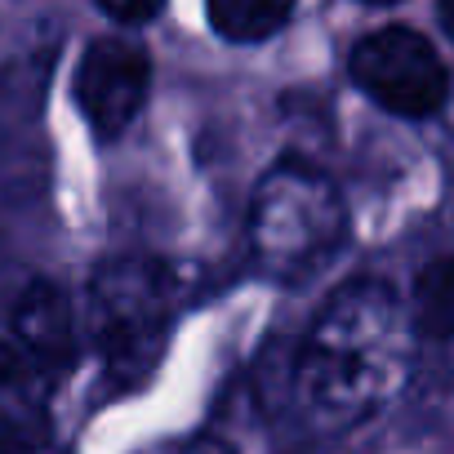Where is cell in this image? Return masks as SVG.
I'll return each mask as SVG.
<instances>
[{"instance_id": "7c38bea8", "label": "cell", "mask_w": 454, "mask_h": 454, "mask_svg": "<svg viewBox=\"0 0 454 454\" xmlns=\"http://www.w3.org/2000/svg\"><path fill=\"white\" fill-rule=\"evenodd\" d=\"M365 5H396V0H365Z\"/></svg>"}, {"instance_id": "8992f818", "label": "cell", "mask_w": 454, "mask_h": 454, "mask_svg": "<svg viewBox=\"0 0 454 454\" xmlns=\"http://www.w3.org/2000/svg\"><path fill=\"white\" fill-rule=\"evenodd\" d=\"M54 374L14 339H0V454H36L50 432Z\"/></svg>"}, {"instance_id": "3957f363", "label": "cell", "mask_w": 454, "mask_h": 454, "mask_svg": "<svg viewBox=\"0 0 454 454\" xmlns=\"http://www.w3.org/2000/svg\"><path fill=\"white\" fill-rule=\"evenodd\" d=\"M178 303V277L152 254H125L94 272L90 325L94 343L121 383H138L165 352Z\"/></svg>"}, {"instance_id": "52a82bcc", "label": "cell", "mask_w": 454, "mask_h": 454, "mask_svg": "<svg viewBox=\"0 0 454 454\" xmlns=\"http://www.w3.org/2000/svg\"><path fill=\"white\" fill-rule=\"evenodd\" d=\"M10 339L19 348H27L54 379H63L76 361V317H72L67 294H59L50 281H36L14 312Z\"/></svg>"}, {"instance_id": "8fae6325", "label": "cell", "mask_w": 454, "mask_h": 454, "mask_svg": "<svg viewBox=\"0 0 454 454\" xmlns=\"http://www.w3.org/2000/svg\"><path fill=\"white\" fill-rule=\"evenodd\" d=\"M178 454H232V450H227L223 441H209V436H205V441H192V445H183Z\"/></svg>"}, {"instance_id": "ba28073f", "label": "cell", "mask_w": 454, "mask_h": 454, "mask_svg": "<svg viewBox=\"0 0 454 454\" xmlns=\"http://www.w3.org/2000/svg\"><path fill=\"white\" fill-rule=\"evenodd\" d=\"M205 14L223 41L254 45V41L277 36L290 23L294 0H205Z\"/></svg>"}, {"instance_id": "277c9868", "label": "cell", "mask_w": 454, "mask_h": 454, "mask_svg": "<svg viewBox=\"0 0 454 454\" xmlns=\"http://www.w3.org/2000/svg\"><path fill=\"white\" fill-rule=\"evenodd\" d=\"M348 72L383 112L410 121L436 116L450 94V76L436 45L410 27H379L365 41H356Z\"/></svg>"}, {"instance_id": "6da1fadb", "label": "cell", "mask_w": 454, "mask_h": 454, "mask_svg": "<svg viewBox=\"0 0 454 454\" xmlns=\"http://www.w3.org/2000/svg\"><path fill=\"white\" fill-rule=\"evenodd\" d=\"M414 365V317L401 294L361 277L339 286L321 312L294 361V387L312 423L343 432L379 414L410 379Z\"/></svg>"}, {"instance_id": "7a4b0ae2", "label": "cell", "mask_w": 454, "mask_h": 454, "mask_svg": "<svg viewBox=\"0 0 454 454\" xmlns=\"http://www.w3.org/2000/svg\"><path fill=\"white\" fill-rule=\"evenodd\" d=\"M343 241H348V205L321 169L303 160H281L263 174L250 200V250L268 277L277 281L317 277L325 263L339 259Z\"/></svg>"}, {"instance_id": "30bf717a", "label": "cell", "mask_w": 454, "mask_h": 454, "mask_svg": "<svg viewBox=\"0 0 454 454\" xmlns=\"http://www.w3.org/2000/svg\"><path fill=\"white\" fill-rule=\"evenodd\" d=\"M98 5H103V14H112L116 23L138 27V23H147V19H156V14H160L165 0H98Z\"/></svg>"}, {"instance_id": "9c48e42d", "label": "cell", "mask_w": 454, "mask_h": 454, "mask_svg": "<svg viewBox=\"0 0 454 454\" xmlns=\"http://www.w3.org/2000/svg\"><path fill=\"white\" fill-rule=\"evenodd\" d=\"M419 330H427L432 339L450 334V281H445V259H436L423 277H419V308L410 312Z\"/></svg>"}, {"instance_id": "5b68a950", "label": "cell", "mask_w": 454, "mask_h": 454, "mask_svg": "<svg viewBox=\"0 0 454 454\" xmlns=\"http://www.w3.org/2000/svg\"><path fill=\"white\" fill-rule=\"evenodd\" d=\"M152 90V59L129 36H103L81 54L76 67V107L98 138L125 134Z\"/></svg>"}]
</instances>
